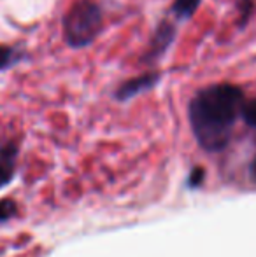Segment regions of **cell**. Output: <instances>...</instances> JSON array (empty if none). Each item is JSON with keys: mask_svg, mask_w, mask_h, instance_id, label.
<instances>
[{"mask_svg": "<svg viewBox=\"0 0 256 257\" xmlns=\"http://www.w3.org/2000/svg\"><path fill=\"white\" fill-rule=\"evenodd\" d=\"M244 102V89L232 82H214L195 91L188 102V121L202 149L221 153L228 147Z\"/></svg>", "mask_w": 256, "mask_h": 257, "instance_id": "6da1fadb", "label": "cell"}, {"mask_svg": "<svg viewBox=\"0 0 256 257\" xmlns=\"http://www.w3.org/2000/svg\"><path fill=\"white\" fill-rule=\"evenodd\" d=\"M106 27V11L99 0H75L62 18V39L68 49L90 48Z\"/></svg>", "mask_w": 256, "mask_h": 257, "instance_id": "7a4b0ae2", "label": "cell"}, {"mask_svg": "<svg viewBox=\"0 0 256 257\" xmlns=\"http://www.w3.org/2000/svg\"><path fill=\"white\" fill-rule=\"evenodd\" d=\"M178 35H179V23L172 16L165 14V16L154 25L146 49L140 54L139 63L142 65V67H149V68L156 67V65L167 56V53L172 49V46L176 44Z\"/></svg>", "mask_w": 256, "mask_h": 257, "instance_id": "3957f363", "label": "cell"}, {"mask_svg": "<svg viewBox=\"0 0 256 257\" xmlns=\"http://www.w3.org/2000/svg\"><path fill=\"white\" fill-rule=\"evenodd\" d=\"M161 72L156 68H151L147 72H142L139 75H133L130 79H125L116 86V89L113 91V98L120 103H127L132 98L139 95H144L147 91H153L161 81Z\"/></svg>", "mask_w": 256, "mask_h": 257, "instance_id": "277c9868", "label": "cell"}, {"mask_svg": "<svg viewBox=\"0 0 256 257\" xmlns=\"http://www.w3.org/2000/svg\"><path fill=\"white\" fill-rule=\"evenodd\" d=\"M18 158H20V140L11 139L0 146V189L14 180Z\"/></svg>", "mask_w": 256, "mask_h": 257, "instance_id": "5b68a950", "label": "cell"}, {"mask_svg": "<svg viewBox=\"0 0 256 257\" xmlns=\"http://www.w3.org/2000/svg\"><path fill=\"white\" fill-rule=\"evenodd\" d=\"M28 58V51L21 44H0V74L21 65Z\"/></svg>", "mask_w": 256, "mask_h": 257, "instance_id": "8992f818", "label": "cell"}, {"mask_svg": "<svg viewBox=\"0 0 256 257\" xmlns=\"http://www.w3.org/2000/svg\"><path fill=\"white\" fill-rule=\"evenodd\" d=\"M202 0H174L168 7V16L174 18L178 23H185L190 21L200 9Z\"/></svg>", "mask_w": 256, "mask_h": 257, "instance_id": "52a82bcc", "label": "cell"}, {"mask_svg": "<svg viewBox=\"0 0 256 257\" xmlns=\"http://www.w3.org/2000/svg\"><path fill=\"white\" fill-rule=\"evenodd\" d=\"M237 9H239V28H246L254 13V0H237Z\"/></svg>", "mask_w": 256, "mask_h": 257, "instance_id": "ba28073f", "label": "cell"}, {"mask_svg": "<svg viewBox=\"0 0 256 257\" xmlns=\"http://www.w3.org/2000/svg\"><path fill=\"white\" fill-rule=\"evenodd\" d=\"M240 117L246 122L249 128L256 130V98L246 100L242 105V112H240Z\"/></svg>", "mask_w": 256, "mask_h": 257, "instance_id": "9c48e42d", "label": "cell"}, {"mask_svg": "<svg viewBox=\"0 0 256 257\" xmlns=\"http://www.w3.org/2000/svg\"><path fill=\"white\" fill-rule=\"evenodd\" d=\"M18 215V203L14 200H0V224Z\"/></svg>", "mask_w": 256, "mask_h": 257, "instance_id": "30bf717a", "label": "cell"}, {"mask_svg": "<svg viewBox=\"0 0 256 257\" xmlns=\"http://www.w3.org/2000/svg\"><path fill=\"white\" fill-rule=\"evenodd\" d=\"M202 180H204V170H202V168H193L192 173H190L188 184L192 187H197L198 184H202Z\"/></svg>", "mask_w": 256, "mask_h": 257, "instance_id": "8fae6325", "label": "cell"}]
</instances>
